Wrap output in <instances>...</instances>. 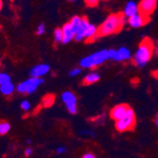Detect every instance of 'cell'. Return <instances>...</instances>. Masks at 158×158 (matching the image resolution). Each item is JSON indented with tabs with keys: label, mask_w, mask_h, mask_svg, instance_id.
I'll list each match as a JSON object with an SVG mask.
<instances>
[{
	"label": "cell",
	"mask_w": 158,
	"mask_h": 158,
	"mask_svg": "<svg viewBox=\"0 0 158 158\" xmlns=\"http://www.w3.org/2000/svg\"><path fill=\"white\" fill-rule=\"evenodd\" d=\"M126 23V17L123 13H114L109 15L105 21L98 27L97 37L107 36L110 34L118 33Z\"/></svg>",
	"instance_id": "obj_1"
},
{
	"label": "cell",
	"mask_w": 158,
	"mask_h": 158,
	"mask_svg": "<svg viewBox=\"0 0 158 158\" xmlns=\"http://www.w3.org/2000/svg\"><path fill=\"white\" fill-rule=\"evenodd\" d=\"M153 51V43L150 38L143 40L135 54L134 64L138 67H143L151 60Z\"/></svg>",
	"instance_id": "obj_2"
},
{
	"label": "cell",
	"mask_w": 158,
	"mask_h": 158,
	"mask_svg": "<svg viewBox=\"0 0 158 158\" xmlns=\"http://www.w3.org/2000/svg\"><path fill=\"white\" fill-rule=\"evenodd\" d=\"M109 59V52L106 49L100 50L98 52L93 53L87 57H85L81 61V65L84 68H93L104 63Z\"/></svg>",
	"instance_id": "obj_3"
},
{
	"label": "cell",
	"mask_w": 158,
	"mask_h": 158,
	"mask_svg": "<svg viewBox=\"0 0 158 158\" xmlns=\"http://www.w3.org/2000/svg\"><path fill=\"white\" fill-rule=\"evenodd\" d=\"M135 125V112L130 108L129 111L125 116L116 121V128L117 130L119 132H126V131H130L133 130Z\"/></svg>",
	"instance_id": "obj_4"
},
{
	"label": "cell",
	"mask_w": 158,
	"mask_h": 158,
	"mask_svg": "<svg viewBox=\"0 0 158 158\" xmlns=\"http://www.w3.org/2000/svg\"><path fill=\"white\" fill-rule=\"evenodd\" d=\"M44 82V80L41 78H31L17 85V91L19 93L32 94L36 91L37 87Z\"/></svg>",
	"instance_id": "obj_5"
},
{
	"label": "cell",
	"mask_w": 158,
	"mask_h": 158,
	"mask_svg": "<svg viewBox=\"0 0 158 158\" xmlns=\"http://www.w3.org/2000/svg\"><path fill=\"white\" fill-rule=\"evenodd\" d=\"M62 99L65 104L67 110L71 114L77 113V98L76 96L70 91H65L62 95Z\"/></svg>",
	"instance_id": "obj_6"
},
{
	"label": "cell",
	"mask_w": 158,
	"mask_h": 158,
	"mask_svg": "<svg viewBox=\"0 0 158 158\" xmlns=\"http://www.w3.org/2000/svg\"><path fill=\"white\" fill-rule=\"evenodd\" d=\"M156 5H157V2L155 0H142L138 4L139 12L143 14V15L150 17L151 14L154 11Z\"/></svg>",
	"instance_id": "obj_7"
},
{
	"label": "cell",
	"mask_w": 158,
	"mask_h": 158,
	"mask_svg": "<svg viewBox=\"0 0 158 158\" xmlns=\"http://www.w3.org/2000/svg\"><path fill=\"white\" fill-rule=\"evenodd\" d=\"M130 107H129L127 104H119V105H117L114 106L112 110H111V113H110V116L113 119H114L116 121L121 119L125 114H127V112L129 111Z\"/></svg>",
	"instance_id": "obj_8"
},
{
	"label": "cell",
	"mask_w": 158,
	"mask_h": 158,
	"mask_svg": "<svg viewBox=\"0 0 158 158\" xmlns=\"http://www.w3.org/2000/svg\"><path fill=\"white\" fill-rule=\"evenodd\" d=\"M150 21V17H147L145 15H143L140 12H138L135 15L132 16L131 18H129V25L133 27H140L142 26H144Z\"/></svg>",
	"instance_id": "obj_9"
},
{
	"label": "cell",
	"mask_w": 158,
	"mask_h": 158,
	"mask_svg": "<svg viewBox=\"0 0 158 158\" xmlns=\"http://www.w3.org/2000/svg\"><path fill=\"white\" fill-rule=\"evenodd\" d=\"M49 71V66L48 64H38L31 70V78H41L46 75Z\"/></svg>",
	"instance_id": "obj_10"
},
{
	"label": "cell",
	"mask_w": 158,
	"mask_h": 158,
	"mask_svg": "<svg viewBox=\"0 0 158 158\" xmlns=\"http://www.w3.org/2000/svg\"><path fill=\"white\" fill-rule=\"evenodd\" d=\"M139 12V9H138V5L134 2V1H130L128 2L125 9H124V16L127 18H131L132 16L135 15V14H137Z\"/></svg>",
	"instance_id": "obj_11"
},
{
	"label": "cell",
	"mask_w": 158,
	"mask_h": 158,
	"mask_svg": "<svg viewBox=\"0 0 158 158\" xmlns=\"http://www.w3.org/2000/svg\"><path fill=\"white\" fill-rule=\"evenodd\" d=\"M62 31H63V35H64V39H63L64 44H67V43H69L73 38H75V33L72 31V28H71V26L69 23H66L63 27Z\"/></svg>",
	"instance_id": "obj_12"
},
{
	"label": "cell",
	"mask_w": 158,
	"mask_h": 158,
	"mask_svg": "<svg viewBox=\"0 0 158 158\" xmlns=\"http://www.w3.org/2000/svg\"><path fill=\"white\" fill-rule=\"evenodd\" d=\"M89 25L90 24H89L87 18H86V17H82L81 18V28H80V31L76 33L75 38H74L76 41H82V40H84L85 32H86V31H87Z\"/></svg>",
	"instance_id": "obj_13"
},
{
	"label": "cell",
	"mask_w": 158,
	"mask_h": 158,
	"mask_svg": "<svg viewBox=\"0 0 158 158\" xmlns=\"http://www.w3.org/2000/svg\"><path fill=\"white\" fill-rule=\"evenodd\" d=\"M99 74L97 72H91L88 75H86L85 78L83 79V84L85 85H90L95 82H97L99 80Z\"/></svg>",
	"instance_id": "obj_14"
},
{
	"label": "cell",
	"mask_w": 158,
	"mask_h": 158,
	"mask_svg": "<svg viewBox=\"0 0 158 158\" xmlns=\"http://www.w3.org/2000/svg\"><path fill=\"white\" fill-rule=\"evenodd\" d=\"M70 26H71V28H72V31H74L75 35L76 33L80 31L81 28V18L79 17V16H74L71 21L69 22Z\"/></svg>",
	"instance_id": "obj_15"
},
{
	"label": "cell",
	"mask_w": 158,
	"mask_h": 158,
	"mask_svg": "<svg viewBox=\"0 0 158 158\" xmlns=\"http://www.w3.org/2000/svg\"><path fill=\"white\" fill-rule=\"evenodd\" d=\"M13 91H14V86H13V84L11 82L2 84L1 86H0V92H1L5 96L11 95L13 93Z\"/></svg>",
	"instance_id": "obj_16"
},
{
	"label": "cell",
	"mask_w": 158,
	"mask_h": 158,
	"mask_svg": "<svg viewBox=\"0 0 158 158\" xmlns=\"http://www.w3.org/2000/svg\"><path fill=\"white\" fill-rule=\"evenodd\" d=\"M118 51L119 53L121 61L129 60V59L131 58V52H130V50H129L128 48H120Z\"/></svg>",
	"instance_id": "obj_17"
},
{
	"label": "cell",
	"mask_w": 158,
	"mask_h": 158,
	"mask_svg": "<svg viewBox=\"0 0 158 158\" xmlns=\"http://www.w3.org/2000/svg\"><path fill=\"white\" fill-rule=\"evenodd\" d=\"M54 99H55V98L53 95H48L43 98V104H44L45 107H49L53 104Z\"/></svg>",
	"instance_id": "obj_18"
},
{
	"label": "cell",
	"mask_w": 158,
	"mask_h": 158,
	"mask_svg": "<svg viewBox=\"0 0 158 158\" xmlns=\"http://www.w3.org/2000/svg\"><path fill=\"white\" fill-rule=\"evenodd\" d=\"M108 52H109V59L114 60V61H121V58H120L118 50L110 49V50H108Z\"/></svg>",
	"instance_id": "obj_19"
},
{
	"label": "cell",
	"mask_w": 158,
	"mask_h": 158,
	"mask_svg": "<svg viewBox=\"0 0 158 158\" xmlns=\"http://www.w3.org/2000/svg\"><path fill=\"white\" fill-rule=\"evenodd\" d=\"M10 129V125L6 122V121H2L1 123H0V134H1L2 135H6Z\"/></svg>",
	"instance_id": "obj_20"
},
{
	"label": "cell",
	"mask_w": 158,
	"mask_h": 158,
	"mask_svg": "<svg viewBox=\"0 0 158 158\" xmlns=\"http://www.w3.org/2000/svg\"><path fill=\"white\" fill-rule=\"evenodd\" d=\"M54 39L57 43L59 42H63L64 39V35H63V31L62 28H57V30L54 31Z\"/></svg>",
	"instance_id": "obj_21"
},
{
	"label": "cell",
	"mask_w": 158,
	"mask_h": 158,
	"mask_svg": "<svg viewBox=\"0 0 158 158\" xmlns=\"http://www.w3.org/2000/svg\"><path fill=\"white\" fill-rule=\"evenodd\" d=\"M10 77L9 74L6 73H1L0 74V83L2 84H6V83H10Z\"/></svg>",
	"instance_id": "obj_22"
},
{
	"label": "cell",
	"mask_w": 158,
	"mask_h": 158,
	"mask_svg": "<svg viewBox=\"0 0 158 158\" xmlns=\"http://www.w3.org/2000/svg\"><path fill=\"white\" fill-rule=\"evenodd\" d=\"M21 108L24 110V111H28L31 108V104L28 102H27V100H24V102H21Z\"/></svg>",
	"instance_id": "obj_23"
},
{
	"label": "cell",
	"mask_w": 158,
	"mask_h": 158,
	"mask_svg": "<svg viewBox=\"0 0 158 158\" xmlns=\"http://www.w3.org/2000/svg\"><path fill=\"white\" fill-rule=\"evenodd\" d=\"M45 25L44 24H40L39 26H38V27H37V31H36V33L38 34V35H41V34H44V32H45Z\"/></svg>",
	"instance_id": "obj_24"
},
{
	"label": "cell",
	"mask_w": 158,
	"mask_h": 158,
	"mask_svg": "<svg viewBox=\"0 0 158 158\" xmlns=\"http://www.w3.org/2000/svg\"><path fill=\"white\" fill-rule=\"evenodd\" d=\"M81 68H74V69H72L70 71V73H69V75L71 76V77H74V76H77V75H79L80 73H81Z\"/></svg>",
	"instance_id": "obj_25"
},
{
	"label": "cell",
	"mask_w": 158,
	"mask_h": 158,
	"mask_svg": "<svg viewBox=\"0 0 158 158\" xmlns=\"http://www.w3.org/2000/svg\"><path fill=\"white\" fill-rule=\"evenodd\" d=\"M85 3L88 7H95L98 4V2L97 1V0H89V1H86Z\"/></svg>",
	"instance_id": "obj_26"
},
{
	"label": "cell",
	"mask_w": 158,
	"mask_h": 158,
	"mask_svg": "<svg viewBox=\"0 0 158 158\" xmlns=\"http://www.w3.org/2000/svg\"><path fill=\"white\" fill-rule=\"evenodd\" d=\"M82 158H96V156L92 153H86L82 156Z\"/></svg>",
	"instance_id": "obj_27"
},
{
	"label": "cell",
	"mask_w": 158,
	"mask_h": 158,
	"mask_svg": "<svg viewBox=\"0 0 158 158\" xmlns=\"http://www.w3.org/2000/svg\"><path fill=\"white\" fill-rule=\"evenodd\" d=\"M66 152V150H65V148H64V147H60V148L57 149V152H58V153H64V152Z\"/></svg>",
	"instance_id": "obj_28"
},
{
	"label": "cell",
	"mask_w": 158,
	"mask_h": 158,
	"mask_svg": "<svg viewBox=\"0 0 158 158\" xmlns=\"http://www.w3.org/2000/svg\"><path fill=\"white\" fill-rule=\"evenodd\" d=\"M31 152H32V150H31V148H27V149L25 151V154H26L27 156H30V155L31 154Z\"/></svg>",
	"instance_id": "obj_29"
},
{
	"label": "cell",
	"mask_w": 158,
	"mask_h": 158,
	"mask_svg": "<svg viewBox=\"0 0 158 158\" xmlns=\"http://www.w3.org/2000/svg\"><path fill=\"white\" fill-rule=\"evenodd\" d=\"M153 75H154L156 78H158V71H154V72H153Z\"/></svg>",
	"instance_id": "obj_30"
},
{
	"label": "cell",
	"mask_w": 158,
	"mask_h": 158,
	"mask_svg": "<svg viewBox=\"0 0 158 158\" xmlns=\"http://www.w3.org/2000/svg\"><path fill=\"white\" fill-rule=\"evenodd\" d=\"M155 124H156V126L158 127V117H157L156 119H155Z\"/></svg>",
	"instance_id": "obj_31"
},
{
	"label": "cell",
	"mask_w": 158,
	"mask_h": 158,
	"mask_svg": "<svg viewBox=\"0 0 158 158\" xmlns=\"http://www.w3.org/2000/svg\"><path fill=\"white\" fill-rule=\"evenodd\" d=\"M156 55L158 56V45H157V48H156Z\"/></svg>",
	"instance_id": "obj_32"
}]
</instances>
